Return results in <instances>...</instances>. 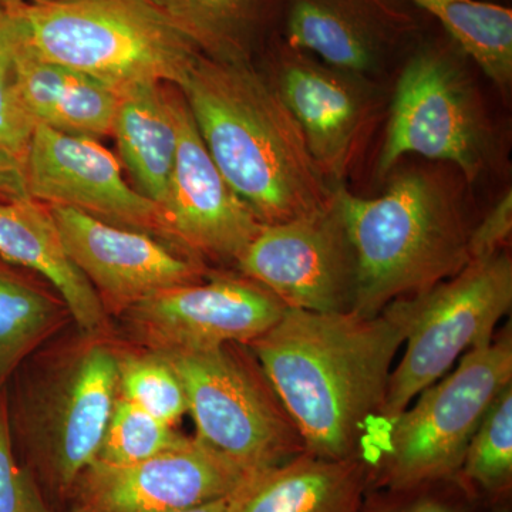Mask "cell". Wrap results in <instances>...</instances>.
Returning <instances> with one entry per match:
<instances>
[{
	"mask_svg": "<svg viewBox=\"0 0 512 512\" xmlns=\"http://www.w3.org/2000/svg\"><path fill=\"white\" fill-rule=\"evenodd\" d=\"M403 343L402 322L387 306L370 318L288 308L248 346L295 421L305 453L346 460L365 458Z\"/></svg>",
	"mask_w": 512,
	"mask_h": 512,
	"instance_id": "6da1fadb",
	"label": "cell"
},
{
	"mask_svg": "<svg viewBox=\"0 0 512 512\" xmlns=\"http://www.w3.org/2000/svg\"><path fill=\"white\" fill-rule=\"evenodd\" d=\"M212 161L264 225L332 197L291 111L255 64L198 56L178 87Z\"/></svg>",
	"mask_w": 512,
	"mask_h": 512,
	"instance_id": "7a4b0ae2",
	"label": "cell"
},
{
	"mask_svg": "<svg viewBox=\"0 0 512 512\" xmlns=\"http://www.w3.org/2000/svg\"><path fill=\"white\" fill-rule=\"evenodd\" d=\"M380 197L338 185L357 259L353 311L376 316L396 299L426 291L470 262L471 224L463 197L437 171L393 170Z\"/></svg>",
	"mask_w": 512,
	"mask_h": 512,
	"instance_id": "3957f363",
	"label": "cell"
},
{
	"mask_svg": "<svg viewBox=\"0 0 512 512\" xmlns=\"http://www.w3.org/2000/svg\"><path fill=\"white\" fill-rule=\"evenodd\" d=\"M47 365L33 353L6 384L10 439L43 493L69 498L99 457L119 397V349L82 333Z\"/></svg>",
	"mask_w": 512,
	"mask_h": 512,
	"instance_id": "277c9868",
	"label": "cell"
},
{
	"mask_svg": "<svg viewBox=\"0 0 512 512\" xmlns=\"http://www.w3.org/2000/svg\"><path fill=\"white\" fill-rule=\"evenodd\" d=\"M42 59L120 93L138 83L180 87L200 53L147 0H2Z\"/></svg>",
	"mask_w": 512,
	"mask_h": 512,
	"instance_id": "5b68a950",
	"label": "cell"
},
{
	"mask_svg": "<svg viewBox=\"0 0 512 512\" xmlns=\"http://www.w3.org/2000/svg\"><path fill=\"white\" fill-rule=\"evenodd\" d=\"M512 383L511 322L488 345L419 394L416 404L377 427L365 460L370 490L419 487L457 477L468 443L491 404Z\"/></svg>",
	"mask_w": 512,
	"mask_h": 512,
	"instance_id": "8992f818",
	"label": "cell"
},
{
	"mask_svg": "<svg viewBox=\"0 0 512 512\" xmlns=\"http://www.w3.org/2000/svg\"><path fill=\"white\" fill-rule=\"evenodd\" d=\"M463 56L451 40L410 50L390 100L376 163L380 180L412 154L453 164L470 185L494 170L497 131Z\"/></svg>",
	"mask_w": 512,
	"mask_h": 512,
	"instance_id": "52a82bcc",
	"label": "cell"
},
{
	"mask_svg": "<svg viewBox=\"0 0 512 512\" xmlns=\"http://www.w3.org/2000/svg\"><path fill=\"white\" fill-rule=\"evenodd\" d=\"M157 355L183 383L195 437L249 476L305 453L295 421L248 345L231 342Z\"/></svg>",
	"mask_w": 512,
	"mask_h": 512,
	"instance_id": "ba28073f",
	"label": "cell"
},
{
	"mask_svg": "<svg viewBox=\"0 0 512 512\" xmlns=\"http://www.w3.org/2000/svg\"><path fill=\"white\" fill-rule=\"evenodd\" d=\"M389 306L402 322L406 350L390 375L382 421L407 409L461 353L493 340L512 306L510 249L474 259L446 281Z\"/></svg>",
	"mask_w": 512,
	"mask_h": 512,
	"instance_id": "9c48e42d",
	"label": "cell"
},
{
	"mask_svg": "<svg viewBox=\"0 0 512 512\" xmlns=\"http://www.w3.org/2000/svg\"><path fill=\"white\" fill-rule=\"evenodd\" d=\"M261 59L259 70L301 128L316 167L333 188L345 185L382 117L377 80L330 66L281 35Z\"/></svg>",
	"mask_w": 512,
	"mask_h": 512,
	"instance_id": "30bf717a",
	"label": "cell"
},
{
	"mask_svg": "<svg viewBox=\"0 0 512 512\" xmlns=\"http://www.w3.org/2000/svg\"><path fill=\"white\" fill-rule=\"evenodd\" d=\"M235 269L265 286L288 308L352 312L357 259L336 187L318 210L264 225Z\"/></svg>",
	"mask_w": 512,
	"mask_h": 512,
	"instance_id": "8fae6325",
	"label": "cell"
},
{
	"mask_svg": "<svg viewBox=\"0 0 512 512\" xmlns=\"http://www.w3.org/2000/svg\"><path fill=\"white\" fill-rule=\"evenodd\" d=\"M288 309L247 276L215 269L200 284L156 293L121 315L141 350L165 353L244 343L268 332Z\"/></svg>",
	"mask_w": 512,
	"mask_h": 512,
	"instance_id": "7c38bea8",
	"label": "cell"
},
{
	"mask_svg": "<svg viewBox=\"0 0 512 512\" xmlns=\"http://www.w3.org/2000/svg\"><path fill=\"white\" fill-rule=\"evenodd\" d=\"M23 170L29 198L40 204L73 208L188 252L175 241L161 208L128 185L117 158L94 138L35 126Z\"/></svg>",
	"mask_w": 512,
	"mask_h": 512,
	"instance_id": "4fadbf2b",
	"label": "cell"
},
{
	"mask_svg": "<svg viewBox=\"0 0 512 512\" xmlns=\"http://www.w3.org/2000/svg\"><path fill=\"white\" fill-rule=\"evenodd\" d=\"M251 478L198 437L157 456L111 466L96 460L77 478L72 512H177L227 498Z\"/></svg>",
	"mask_w": 512,
	"mask_h": 512,
	"instance_id": "5bb4252c",
	"label": "cell"
},
{
	"mask_svg": "<svg viewBox=\"0 0 512 512\" xmlns=\"http://www.w3.org/2000/svg\"><path fill=\"white\" fill-rule=\"evenodd\" d=\"M49 211L66 254L109 315L121 316L156 293L200 284L215 271L198 256L144 232L114 227L62 205H50Z\"/></svg>",
	"mask_w": 512,
	"mask_h": 512,
	"instance_id": "9a60e30c",
	"label": "cell"
},
{
	"mask_svg": "<svg viewBox=\"0 0 512 512\" xmlns=\"http://www.w3.org/2000/svg\"><path fill=\"white\" fill-rule=\"evenodd\" d=\"M178 147L161 211L181 248L202 261L237 265L264 224L229 187L198 133L183 94L175 100Z\"/></svg>",
	"mask_w": 512,
	"mask_h": 512,
	"instance_id": "2e32d148",
	"label": "cell"
},
{
	"mask_svg": "<svg viewBox=\"0 0 512 512\" xmlns=\"http://www.w3.org/2000/svg\"><path fill=\"white\" fill-rule=\"evenodd\" d=\"M417 32L394 0H286L281 36L330 66L377 79Z\"/></svg>",
	"mask_w": 512,
	"mask_h": 512,
	"instance_id": "e0dca14e",
	"label": "cell"
},
{
	"mask_svg": "<svg viewBox=\"0 0 512 512\" xmlns=\"http://www.w3.org/2000/svg\"><path fill=\"white\" fill-rule=\"evenodd\" d=\"M0 258L45 279L83 335L107 336L109 313L66 254L47 205L32 198L0 200Z\"/></svg>",
	"mask_w": 512,
	"mask_h": 512,
	"instance_id": "ac0fdd59",
	"label": "cell"
},
{
	"mask_svg": "<svg viewBox=\"0 0 512 512\" xmlns=\"http://www.w3.org/2000/svg\"><path fill=\"white\" fill-rule=\"evenodd\" d=\"M369 490L365 458L302 453L249 478L229 495L225 512H357Z\"/></svg>",
	"mask_w": 512,
	"mask_h": 512,
	"instance_id": "d6986e66",
	"label": "cell"
},
{
	"mask_svg": "<svg viewBox=\"0 0 512 512\" xmlns=\"http://www.w3.org/2000/svg\"><path fill=\"white\" fill-rule=\"evenodd\" d=\"M16 76L20 100L35 126L94 140L113 133L119 93L89 74L37 56L22 32Z\"/></svg>",
	"mask_w": 512,
	"mask_h": 512,
	"instance_id": "ffe728a7",
	"label": "cell"
},
{
	"mask_svg": "<svg viewBox=\"0 0 512 512\" xmlns=\"http://www.w3.org/2000/svg\"><path fill=\"white\" fill-rule=\"evenodd\" d=\"M200 55L255 64L281 35L286 0H147Z\"/></svg>",
	"mask_w": 512,
	"mask_h": 512,
	"instance_id": "44dd1931",
	"label": "cell"
},
{
	"mask_svg": "<svg viewBox=\"0 0 512 512\" xmlns=\"http://www.w3.org/2000/svg\"><path fill=\"white\" fill-rule=\"evenodd\" d=\"M177 92L161 83H138L121 90L111 133L138 191L160 208L177 157Z\"/></svg>",
	"mask_w": 512,
	"mask_h": 512,
	"instance_id": "7402d4cb",
	"label": "cell"
},
{
	"mask_svg": "<svg viewBox=\"0 0 512 512\" xmlns=\"http://www.w3.org/2000/svg\"><path fill=\"white\" fill-rule=\"evenodd\" d=\"M45 279L0 258V392L28 357L72 318Z\"/></svg>",
	"mask_w": 512,
	"mask_h": 512,
	"instance_id": "603a6c76",
	"label": "cell"
},
{
	"mask_svg": "<svg viewBox=\"0 0 512 512\" xmlns=\"http://www.w3.org/2000/svg\"><path fill=\"white\" fill-rule=\"evenodd\" d=\"M441 23L451 42L504 96L512 86V10L484 0H407Z\"/></svg>",
	"mask_w": 512,
	"mask_h": 512,
	"instance_id": "cb8c5ba5",
	"label": "cell"
},
{
	"mask_svg": "<svg viewBox=\"0 0 512 512\" xmlns=\"http://www.w3.org/2000/svg\"><path fill=\"white\" fill-rule=\"evenodd\" d=\"M456 478L480 512H511L512 383L485 413Z\"/></svg>",
	"mask_w": 512,
	"mask_h": 512,
	"instance_id": "d4e9b609",
	"label": "cell"
},
{
	"mask_svg": "<svg viewBox=\"0 0 512 512\" xmlns=\"http://www.w3.org/2000/svg\"><path fill=\"white\" fill-rule=\"evenodd\" d=\"M119 394L170 426L188 413L180 377L163 356L147 350L119 349Z\"/></svg>",
	"mask_w": 512,
	"mask_h": 512,
	"instance_id": "484cf974",
	"label": "cell"
},
{
	"mask_svg": "<svg viewBox=\"0 0 512 512\" xmlns=\"http://www.w3.org/2000/svg\"><path fill=\"white\" fill-rule=\"evenodd\" d=\"M185 437L175 426L163 423L119 394L97 460L111 466H130L177 446Z\"/></svg>",
	"mask_w": 512,
	"mask_h": 512,
	"instance_id": "4316f807",
	"label": "cell"
},
{
	"mask_svg": "<svg viewBox=\"0 0 512 512\" xmlns=\"http://www.w3.org/2000/svg\"><path fill=\"white\" fill-rule=\"evenodd\" d=\"M2 2V0H0ZM20 42L18 22L2 2L0 8V150L25 161L35 123L20 100L16 53Z\"/></svg>",
	"mask_w": 512,
	"mask_h": 512,
	"instance_id": "83f0119b",
	"label": "cell"
},
{
	"mask_svg": "<svg viewBox=\"0 0 512 512\" xmlns=\"http://www.w3.org/2000/svg\"><path fill=\"white\" fill-rule=\"evenodd\" d=\"M357 512H480L463 485L453 480L419 487L369 490Z\"/></svg>",
	"mask_w": 512,
	"mask_h": 512,
	"instance_id": "f1b7e54d",
	"label": "cell"
},
{
	"mask_svg": "<svg viewBox=\"0 0 512 512\" xmlns=\"http://www.w3.org/2000/svg\"><path fill=\"white\" fill-rule=\"evenodd\" d=\"M0 512H55L10 439L5 389L0 392Z\"/></svg>",
	"mask_w": 512,
	"mask_h": 512,
	"instance_id": "f546056e",
	"label": "cell"
},
{
	"mask_svg": "<svg viewBox=\"0 0 512 512\" xmlns=\"http://www.w3.org/2000/svg\"><path fill=\"white\" fill-rule=\"evenodd\" d=\"M512 238V192L505 191L483 220L473 225L468 238L470 261L485 259L510 249Z\"/></svg>",
	"mask_w": 512,
	"mask_h": 512,
	"instance_id": "4dcf8cb0",
	"label": "cell"
},
{
	"mask_svg": "<svg viewBox=\"0 0 512 512\" xmlns=\"http://www.w3.org/2000/svg\"><path fill=\"white\" fill-rule=\"evenodd\" d=\"M18 198H29L23 163L18 158L0 150V200H18Z\"/></svg>",
	"mask_w": 512,
	"mask_h": 512,
	"instance_id": "1f68e13d",
	"label": "cell"
},
{
	"mask_svg": "<svg viewBox=\"0 0 512 512\" xmlns=\"http://www.w3.org/2000/svg\"><path fill=\"white\" fill-rule=\"evenodd\" d=\"M228 498L214 501V503L201 505V507L191 508V510L177 511V512H225L227 510Z\"/></svg>",
	"mask_w": 512,
	"mask_h": 512,
	"instance_id": "d6a6232c",
	"label": "cell"
},
{
	"mask_svg": "<svg viewBox=\"0 0 512 512\" xmlns=\"http://www.w3.org/2000/svg\"><path fill=\"white\" fill-rule=\"evenodd\" d=\"M20 2H26V3H53V2H60V0H20Z\"/></svg>",
	"mask_w": 512,
	"mask_h": 512,
	"instance_id": "836d02e7",
	"label": "cell"
},
{
	"mask_svg": "<svg viewBox=\"0 0 512 512\" xmlns=\"http://www.w3.org/2000/svg\"><path fill=\"white\" fill-rule=\"evenodd\" d=\"M0 8H2V2H0Z\"/></svg>",
	"mask_w": 512,
	"mask_h": 512,
	"instance_id": "e575fe53",
	"label": "cell"
}]
</instances>
